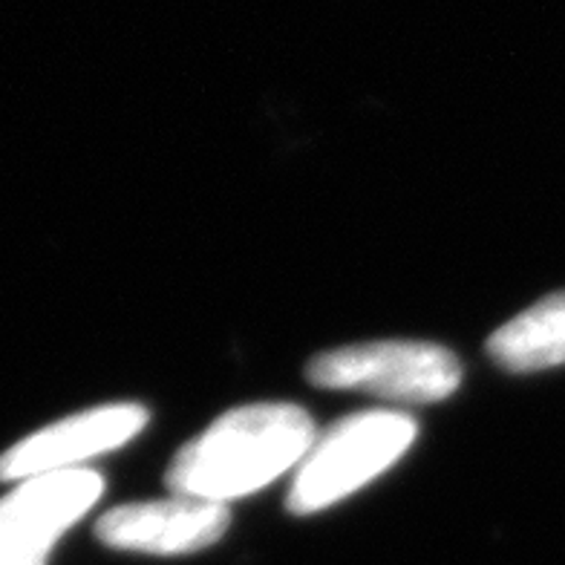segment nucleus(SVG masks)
<instances>
[{
    "mask_svg": "<svg viewBox=\"0 0 565 565\" xmlns=\"http://www.w3.org/2000/svg\"><path fill=\"white\" fill-rule=\"evenodd\" d=\"M315 439L312 416L298 404L228 409L173 456L164 482L177 497L225 505L300 468Z\"/></svg>",
    "mask_w": 565,
    "mask_h": 565,
    "instance_id": "obj_1",
    "label": "nucleus"
},
{
    "mask_svg": "<svg viewBox=\"0 0 565 565\" xmlns=\"http://www.w3.org/2000/svg\"><path fill=\"white\" fill-rule=\"evenodd\" d=\"M416 418L387 409L355 413L329 427L300 461L289 491L291 513H318L338 505L381 477L416 441Z\"/></svg>",
    "mask_w": 565,
    "mask_h": 565,
    "instance_id": "obj_2",
    "label": "nucleus"
},
{
    "mask_svg": "<svg viewBox=\"0 0 565 565\" xmlns=\"http://www.w3.org/2000/svg\"><path fill=\"white\" fill-rule=\"evenodd\" d=\"M306 379L323 390H355L390 402L433 404L456 393L461 364L439 343L379 341L312 358Z\"/></svg>",
    "mask_w": 565,
    "mask_h": 565,
    "instance_id": "obj_3",
    "label": "nucleus"
},
{
    "mask_svg": "<svg viewBox=\"0 0 565 565\" xmlns=\"http://www.w3.org/2000/svg\"><path fill=\"white\" fill-rule=\"evenodd\" d=\"M102 493L105 479L87 468L18 482L0 499V565H46L55 543Z\"/></svg>",
    "mask_w": 565,
    "mask_h": 565,
    "instance_id": "obj_4",
    "label": "nucleus"
},
{
    "mask_svg": "<svg viewBox=\"0 0 565 565\" xmlns=\"http://www.w3.org/2000/svg\"><path fill=\"white\" fill-rule=\"evenodd\" d=\"M148 418V409L130 402L105 404L61 418L0 454V482H23L44 473L82 468V461L119 450L136 439Z\"/></svg>",
    "mask_w": 565,
    "mask_h": 565,
    "instance_id": "obj_5",
    "label": "nucleus"
},
{
    "mask_svg": "<svg viewBox=\"0 0 565 565\" xmlns=\"http://www.w3.org/2000/svg\"><path fill=\"white\" fill-rule=\"evenodd\" d=\"M228 522V505L171 493L168 499L113 508L98 520L96 536L110 548L173 557L214 545Z\"/></svg>",
    "mask_w": 565,
    "mask_h": 565,
    "instance_id": "obj_6",
    "label": "nucleus"
},
{
    "mask_svg": "<svg viewBox=\"0 0 565 565\" xmlns=\"http://www.w3.org/2000/svg\"><path fill=\"white\" fill-rule=\"evenodd\" d=\"M488 355L511 372L565 364V291L548 295L488 338Z\"/></svg>",
    "mask_w": 565,
    "mask_h": 565,
    "instance_id": "obj_7",
    "label": "nucleus"
}]
</instances>
